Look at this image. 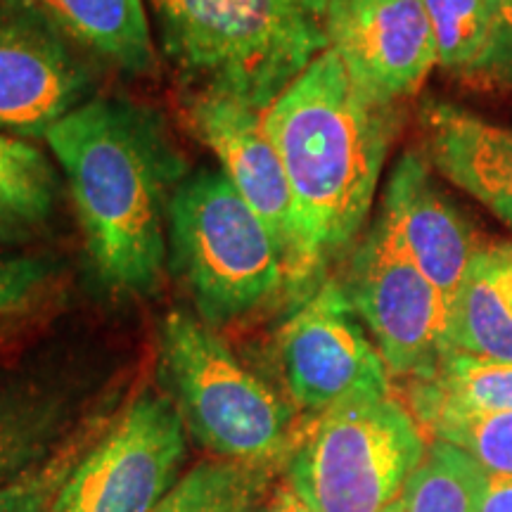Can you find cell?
<instances>
[{"label":"cell","mask_w":512,"mask_h":512,"mask_svg":"<svg viewBox=\"0 0 512 512\" xmlns=\"http://www.w3.org/2000/svg\"><path fill=\"white\" fill-rule=\"evenodd\" d=\"M448 354L512 363V297L486 245L448 306Z\"/></svg>","instance_id":"cell-18"},{"label":"cell","mask_w":512,"mask_h":512,"mask_svg":"<svg viewBox=\"0 0 512 512\" xmlns=\"http://www.w3.org/2000/svg\"><path fill=\"white\" fill-rule=\"evenodd\" d=\"M271 470L233 460H204L166 494L155 512H247L261 503Z\"/></svg>","instance_id":"cell-22"},{"label":"cell","mask_w":512,"mask_h":512,"mask_svg":"<svg viewBox=\"0 0 512 512\" xmlns=\"http://www.w3.org/2000/svg\"><path fill=\"white\" fill-rule=\"evenodd\" d=\"M247 512H268V505H261V503H256V505H252V508H249Z\"/></svg>","instance_id":"cell-31"},{"label":"cell","mask_w":512,"mask_h":512,"mask_svg":"<svg viewBox=\"0 0 512 512\" xmlns=\"http://www.w3.org/2000/svg\"><path fill=\"white\" fill-rule=\"evenodd\" d=\"M482 512H512V479L489 477Z\"/></svg>","instance_id":"cell-27"},{"label":"cell","mask_w":512,"mask_h":512,"mask_svg":"<svg viewBox=\"0 0 512 512\" xmlns=\"http://www.w3.org/2000/svg\"><path fill=\"white\" fill-rule=\"evenodd\" d=\"M328 50L375 100L403 107L437 67L422 0H328Z\"/></svg>","instance_id":"cell-11"},{"label":"cell","mask_w":512,"mask_h":512,"mask_svg":"<svg viewBox=\"0 0 512 512\" xmlns=\"http://www.w3.org/2000/svg\"><path fill=\"white\" fill-rule=\"evenodd\" d=\"M159 380L192 437L216 458L273 470L297 439V408L240 363L216 328L171 311L159 330Z\"/></svg>","instance_id":"cell-4"},{"label":"cell","mask_w":512,"mask_h":512,"mask_svg":"<svg viewBox=\"0 0 512 512\" xmlns=\"http://www.w3.org/2000/svg\"><path fill=\"white\" fill-rule=\"evenodd\" d=\"M74 413L67 384L31 370L0 368V489L53 456Z\"/></svg>","instance_id":"cell-15"},{"label":"cell","mask_w":512,"mask_h":512,"mask_svg":"<svg viewBox=\"0 0 512 512\" xmlns=\"http://www.w3.org/2000/svg\"><path fill=\"white\" fill-rule=\"evenodd\" d=\"M95 278L114 294H150L169 264V211L188 164L164 117L95 95L50 128Z\"/></svg>","instance_id":"cell-2"},{"label":"cell","mask_w":512,"mask_h":512,"mask_svg":"<svg viewBox=\"0 0 512 512\" xmlns=\"http://www.w3.org/2000/svg\"><path fill=\"white\" fill-rule=\"evenodd\" d=\"M425 451L403 401L392 394L349 401L299 427L287 482L311 512H380L401 496Z\"/></svg>","instance_id":"cell-6"},{"label":"cell","mask_w":512,"mask_h":512,"mask_svg":"<svg viewBox=\"0 0 512 512\" xmlns=\"http://www.w3.org/2000/svg\"><path fill=\"white\" fill-rule=\"evenodd\" d=\"M491 254H494L498 273H501L503 283L508 287L512 297V242H498V245H491Z\"/></svg>","instance_id":"cell-28"},{"label":"cell","mask_w":512,"mask_h":512,"mask_svg":"<svg viewBox=\"0 0 512 512\" xmlns=\"http://www.w3.org/2000/svg\"><path fill=\"white\" fill-rule=\"evenodd\" d=\"M403 403L418 425L441 413H508L512 363L448 354L432 377L406 382Z\"/></svg>","instance_id":"cell-19"},{"label":"cell","mask_w":512,"mask_h":512,"mask_svg":"<svg viewBox=\"0 0 512 512\" xmlns=\"http://www.w3.org/2000/svg\"><path fill=\"white\" fill-rule=\"evenodd\" d=\"M489 475L463 448L432 441L403 486L406 512H482Z\"/></svg>","instance_id":"cell-20"},{"label":"cell","mask_w":512,"mask_h":512,"mask_svg":"<svg viewBox=\"0 0 512 512\" xmlns=\"http://www.w3.org/2000/svg\"><path fill=\"white\" fill-rule=\"evenodd\" d=\"M185 112L195 138L273 235L287 273L285 309L290 313L299 275V226L290 181L266 133L264 114L211 95H185Z\"/></svg>","instance_id":"cell-12"},{"label":"cell","mask_w":512,"mask_h":512,"mask_svg":"<svg viewBox=\"0 0 512 512\" xmlns=\"http://www.w3.org/2000/svg\"><path fill=\"white\" fill-rule=\"evenodd\" d=\"M420 155L434 174L475 197L512 228V128L444 98L418 105Z\"/></svg>","instance_id":"cell-14"},{"label":"cell","mask_w":512,"mask_h":512,"mask_svg":"<svg viewBox=\"0 0 512 512\" xmlns=\"http://www.w3.org/2000/svg\"><path fill=\"white\" fill-rule=\"evenodd\" d=\"M403 107L375 100L325 50L264 112L283 159L299 226L292 309L304 304L361 240Z\"/></svg>","instance_id":"cell-1"},{"label":"cell","mask_w":512,"mask_h":512,"mask_svg":"<svg viewBox=\"0 0 512 512\" xmlns=\"http://www.w3.org/2000/svg\"><path fill=\"white\" fill-rule=\"evenodd\" d=\"M60 174L34 140L0 133V252L48 233L60 207Z\"/></svg>","instance_id":"cell-17"},{"label":"cell","mask_w":512,"mask_h":512,"mask_svg":"<svg viewBox=\"0 0 512 512\" xmlns=\"http://www.w3.org/2000/svg\"><path fill=\"white\" fill-rule=\"evenodd\" d=\"M430 19L437 67L463 81L482 57L496 22V0H422Z\"/></svg>","instance_id":"cell-23"},{"label":"cell","mask_w":512,"mask_h":512,"mask_svg":"<svg viewBox=\"0 0 512 512\" xmlns=\"http://www.w3.org/2000/svg\"><path fill=\"white\" fill-rule=\"evenodd\" d=\"M389 377L427 380L448 356L444 297L403 254L382 219L373 221L337 273Z\"/></svg>","instance_id":"cell-7"},{"label":"cell","mask_w":512,"mask_h":512,"mask_svg":"<svg viewBox=\"0 0 512 512\" xmlns=\"http://www.w3.org/2000/svg\"><path fill=\"white\" fill-rule=\"evenodd\" d=\"M185 425L169 396L143 392L88 446L50 512H155L178 484Z\"/></svg>","instance_id":"cell-9"},{"label":"cell","mask_w":512,"mask_h":512,"mask_svg":"<svg viewBox=\"0 0 512 512\" xmlns=\"http://www.w3.org/2000/svg\"><path fill=\"white\" fill-rule=\"evenodd\" d=\"M185 95L264 114L328 50V0H147Z\"/></svg>","instance_id":"cell-3"},{"label":"cell","mask_w":512,"mask_h":512,"mask_svg":"<svg viewBox=\"0 0 512 512\" xmlns=\"http://www.w3.org/2000/svg\"><path fill=\"white\" fill-rule=\"evenodd\" d=\"M432 441H446L470 453L489 477L512 479V411L441 413L420 425Z\"/></svg>","instance_id":"cell-24"},{"label":"cell","mask_w":512,"mask_h":512,"mask_svg":"<svg viewBox=\"0 0 512 512\" xmlns=\"http://www.w3.org/2000/svg\"><path fill=\"white\" fill-rule=\"evenodd\" d=\"M463 81L484 91L512 88V0H496V22L482 57Z\"/></svg>","instance_id":"cell-26"},{"label":"cell","mask_w":512,"mask_h":512,"mask_svg":"<svg viewBox=\"0 0 512 512\" xmlns=\"http://www.w3.org/2000/svg\"><path fill=\"white\" fill-rule=\"evenodd\" d=\"M67 268L53 252H0V347L24 332L62 294Z\"/></svg>","instance_id":"cell-21"},{"label":"cell","mask_w":512,"mask_h":512,"mask_svg":"<svg viewBox=\"0 0 512 512\" xmlns=\"http://www.w3.org/2000/svg\"><path fill=\"white\" fill-rule=\"evenodd\" d=\"M102 69L126 76L157 72V38L145 0H34Z\"/></svg>","instance_id":"cell-16"},{"label":"cell","mask_w":512,"mask_h":512,"mask_svg":"<svg viewBox=\"0 0 512 512\" xmlns=\"http://www.w3.org/2000/svg\"><path fill=\"white\" fill-rule=\"evenodd\" d=\"M166 235L169 268L211 328L285 306L280 249L219 166L188 174L171 202Z\"/></svg>","instance_id":"cell-5"},{"label":"cell","mask_w":512,"mask_h":512,"mask_svg":"<svg viewBox=\"0 0 512 512\" xmlns=\"http://www.w3.org/2000/svg\"><path fill=\"white\" fill-rule=\"evenodd\" d=\"M380 512H406V508H403V498L401 496L394 498V501L389 505H384Z\"/></svg>","instance_id":"cell-30"},{"label":"cell","mask_w":512,"mask_h":512,"mask_svg":"<svg viewBox=\"0 0 512 512\" xmlns=\"http://www.w3.org/2000/svg\"><path fill=\"white\" fill-rule=\"evenodd\" d=\"M100 69L34 0H0V133L46 140L98 95Z\"/></svg>","instance_id":"cell-10"},{"label":"cell","mask_w":512,"mask_h":512,"mask_svg":"<svg viewBox=\"0 0 512 512\" xmlns=\"http://www.w3.org/2000/svg\"><path fill=\"white\" fill-rule=\"evenodd\" d=\"M273 361L285 399L311 418L389 394V370L337 275L287 313L275 332Z\"/></svg>","instance_id":"cell-8"},{"label":"cell","mask_w":512,"mask_h":512,"mask_svg":"<svg viewBox=\"0 0 512 512\" xmlns=\"http://www.w3.org/2000/svg\"><path fill=\"white\" fill-rule=\"evenodd\" d=\"M81 444H64L48 460L24 472L15 482L0 489V512H50L55 494L60 491L76 460Z\"/></svg>","instance_id":"cell-25"},{"label":"cell","mask_w":512,"mask_h":512,"mask_svg":"<svg viewBox=\"0 0 512 512\" xmlns=\"http://www.w3.org/2000/svg\"><path fill=\"white\" fill-rule=\"evenodd\" d=\"M377 219H382L403 254L437 287L448 309L472 261L486 245L441 188L420 150H406L394 162Z\"/></svg>","instance_id":"cell-13"},{"label":"cell","mask_w":512,"mask_h":512,"mask_svg":"<svg viewBox=\"0 0 512 512\" xmlns=\"http://www.w3.org/2000/svg\"><path fill=\"white\" fill-rule=\"evenodd\" d=\"M268 512H311V510L306 508L297 496H294L292 489H283L273 498V503L268 505Z\"/></svg>","instance_id":"cell-29"}]
</instances>
